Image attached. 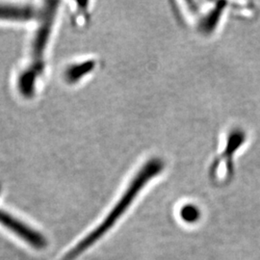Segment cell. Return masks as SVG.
<instances>
[{
	"label": "cell",
	"instance_id": "7a4b0ae2",
	"mask_svg": "<svg viewBox=\"0 0 260 260\" xmlns=\"http://www.w3.org/2000/svg\"><path fill=\"white\" fill-rule=\"evenodd\" d=\"M56 4L57 3H49V6L44 10L41 25L38 28L32 44L31 63L19 77V91L26 96H30L34 92L36 79L43 69V58L55 14L56 7H54V5Z\"/></svg>",
	"mask_w": 260,
	"mask_h": 260
},
{
	"label": "cell",
	"instance_id": "8992f818",
	"mask_svg": "<svg viewBox=\"0 0 260 260\" xmlns=\"http://www.w3.org/2000/svg\"><path fill=\"white\" fill-rule=\"evenodd\" d=\"M180 216L187 223H195L201 217V211L195 205H185L181 208Z\"/></svg>",
	"mask_w": 260,
	"mask_h": 260
},
{
	"label": "cell",
	"instance_id": "3957f363",
	"mask_svg": "<svg viewBox=\"0 0 260 260\" xmlns=\"http://www.w3.org/2000/svg\"><path fill=\"white\" fill-rule=\"evenodd\" d=\"M246 141V133L241 129H234L229 135L225 149L219 157L216 158L210 170V177L215 181L229 180L233 176V153Z\"/></svg>",
	"mask_w": 260,
	"mask_h": 260
},
{
	"label": "cell",
	"instance_id": "5b68a950",
	"mask_svg": "<svg viewBox=\"0 0 260 260\" xmlns=\"http://www.w3.org/2000/svg\"><path fill=\"white\" fill-rule=\"evenodd\" d=\"M34 11L27 6L0 5V19L27 20L32 19Z\"/></svg>",
	"mask_w": 260,
	"mask_h": 260
},
{
	"label": "cell",
	"instance_id": "6da1fadb",
	"mask_svg": "<svg viewBox=\"0 0 260 260\" xmlns=\"http://www.w3.org/2000/svg\"><path fill=\"white\" fill-rule=\"evenodd\" d=\"M164 163L160 159H151L141 168L138 174L131 180L129 186L124 191L119 202L113 207L107 217L103 220L100 225H98L92 233L86 235L81 241L78 242L73 249L66 253L61 260H76L85 251L91 249L96 242L100 241L106 233L121 219L122 215L126 212L130 205L134 202L135 198L140 192L158 174L162 172Z\"/></svg>",
	"mask_w": 260,
	"mask_h": 260
},
{
	"label": "cell",
	"instance_id": "277c9868",
	"mask_svg": "<svg viewBox=\"0 0 260 260\" xmlns=\"http://www.w3.org/2000/svg\"><path fill=\"white\" fill-rule=\"evenodd\" d=\"M0 223L9 229L13 233H16L22 240L27 242L31 246L36 249H42L46 247V240L44 237L30 229L24 223L19 222V220L13 218L9 214L5 213L0 210Z\"/></svg>",
	"mask_w": 260,
	"mask_h": 260
},
{
	"label": "cell",
	"instance_id": "52a82bcc",
	"mask_svg": "<svg viewBox=\"0 0 260 260\" xmlns=\"http://www.w3.org/2000/svg\"><path fill=\"white\" fill-rule=\"evenodd\" d=\"M91 70H92V64L91 63H85V64H81V65L74 67L73 69H71L67 73L66 76L69 80L75 81V80H77L80 76L85 75L86 73L90 72Z\"/></svg>",
	"mask_w": 260,
	"mask_h": 260
}]
</instances>
